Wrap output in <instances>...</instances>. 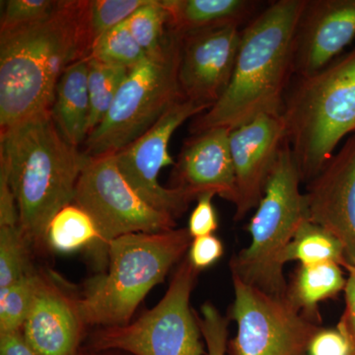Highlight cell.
Returning <instances> with one entry per match:
<instances>
[{"label": "cell", "mask_w": 355, "mask_h": 355, "mask_svg": "<svg viewBox=\"0 0 355 355\" xmlns=\"http://www.w3.org/2000/svg\"><path fill=\"white\" fill-rule=\"evenodd\" d=\"M306 0H279L266 6L241 31L234 71L228 87L191 132L240 127L265 114L280 116L293 74L296 29Z\"/></svg>", "instance_id": "cell-1"}, {"label": "cell", "mask_w": 355, "mask_h": 355, "mask_svg": "<svg viewBox=\"0 0 355 355\" xmlns=\"http://www.w3.org/2000/svg\"><path fill=\"white\" fill-rule=\"evenodd\" d=\"M81 3L60 0L46 19L0 31V135L51 113L65 69L88 58Z\"/></svg>", "instance_id": "cell-2"}, {"label": "cell", "mask_w": 355, "mask_h": 355, "mask_svg": "<svg viewBox=\"0 0 355 355\" xmlns=\"http://www.w3.org/2000/svg\"><path fill=\"white\" fill-rule=\"evenodd\" d=\"M0 137V169L15 197L21 231L31 247L42 249L51 219L73 202L88 156L64 139L51 113Z\"/></svg>", "instance_id": "cell-3"}, {"label": "cell", "mask_w": 355, "mask_h": 355, "mask_svg": "<svg viewBox=\"0 0 355 355\" xmlns=\"http://www.w3.org/2000/svg\"><path fill=\"white\" fill-rule=\"evenodd\" d=\"M193 241L188 228L132 233L109 243L108 270L87 282L79 309L85 326H125L154 286L164 282L172 266Z\"/></svg>", "instance_id": "cell-4"}, {"label": "cell", "mask_w": 355, "mask_h": 355, "mask_svg": "<svg viewBox=\"0 0 355 355\" xmlns=\"http://www.w3.org/2000/svg\"><path fill=\"white\" fill-rule=\"evenodd\" d=\"M282 116L301 179L309 183L355 132V49L316 73L298 77Z\"/></svg>", "instance_id": "cell-5"}, {"label": "cell", "mask_w": 355, "mask_h": 355, "mask_svg": "<svg viewBox=\"0 0 355 355\" xmlns=\"http://www.w3.org/2000/svg\"><path fill=\"white\" fill-rule=\"evenodd\" d=\"M300 171L287 141L249 224L251 242L231 259V273L266 293L287 296L282 256L301 224L309 219Z\"/></svg>", "instance_id": "cell-6"}, {"label": "cell", "mask_w": 355, "mask_h": 355, "mask_svg": "<svg viewBox=\"0 0 355 355\" xmlns=\"http://www.w3.org/2000/svg\"><path fill=\"white\" fill-rule=\"evenodd\" d=\"M171 32L164 50L130 69L108 113L84 144L86 156L120 153L184 99L178 81L182 36Z\"/></svg>", "instance_id": "cell-7"}, {"label": "cell", "mask_w": 355, "mask_h": 355, "mask_svg": "<svg viewBox=\"0 0 355 355\" xmlns=\"http://www.w3.org/2000/svg\"><path fill=\"white\" fill-rule=\"evenodd\" d=\"M198 272L186 257L155 307L132 323L95 331L88 349L132 355L205 354L197 316L190 306Z\"/></svg>", "instance_id": "cell-8"}, {"label": "cell", "mask_w": 355, "mask_h": 355, "mask_svg": "<svg viewBox=\"0 0 355 355\" xmlns=\"http://www.w3.org/2000/svg\"><path fill=\"white\" fill-rule=\"evenodd\" d=\"M234 302L231 318L237 335L229 355H308L320 327L303 314L288 296H277L245 284L232 275Z\"/></svg>", "instance_id": "cell-9"}, {"label": "cell", "mask_w": 355, "mask_h": 355, "mask_svg": "<svg viewBox=\"0 0 355 355\" xmlns=\"http://www.w3.org/2000/svg\"><path fill=\"white\" fill-rule=\"evenodd\" d=\"M73 203L87 212L100 234L99 245L132 233H156L176 228L174 217L147 205L128 183L114 155L88 157Z\"/></svg>", "instance_id": "cell-10"}, {"label": "cell", "mask_w": 355, "mask_h": 355, "mask_svg": "<svg viewBox=\"0 0 355 355\" xmlns=\"http://www.w3.org/2000/svg\"><path fill=\"white\" fill-rule=\"evenodd\" d=\"M209 111L197 103L181 99L148 132L114 154L116 165L135 193L158 211L179 218L193 202L177 188H165L159 183V173L175 165L168 147L180 125L193 116Z\"/></svg>", "instance_id": "cell-11"}, {"label": "cell", "mask_w": 355, "mask_h": 355, "mask_svg": "<svg viewBox=\"0 0 355 355\" xmlns=\"http://www.w3.org/2000/svg\"><path fill=\"white\" fill-rule=\"evenodd\" d=\"M241 31L226 25L182 36L178 81L184 99L209 110L220 99L234 71Z\"/></svg>", "instance_id": "cell-12"}, {"label": "cell", "mask_w": 355, "mask_h": 355, "mask_svg": "<svg viewBox=\"0 0 355 355\" xmlns=\"http://www.w3.org/2000/svg\"><path fill=\"white\" fill-rule=\"evenodd\" d=\"M286 141V123L282 114L258 116L231 130L229 146L237 189L236 220L258 207Z\"/></svg>", "instance_id": "cell-13"}, {"label": "cell", "mask_w": 355, "mask_h": 355, "mask_svg": "<svg viewBox=\"0 0 355 355\" xmlns=\"http://www.w3.org/2000/svg\"><path fill=\"white\" fill-rule=\"evenodd\" d=\"M309 219L342 243L347 263L355 266V135L308 183Z\"/></svg>", "instance_id": "cell-14"}, {"label": "cell", "mask_w": 355, "mask_h": 355, "mask_svg": "<svg viewBox=\"0 0 355 355\" xmlns=\"http://www.w3.org/2000/svg\"><path fill=\"white\" fill-rule=\"evenodd\" d=\"M355 38V0H306L296 29L293 74L316 73Z\"/></svg>", "instance_id": "cell-15"}, {"label": "cell", "mask_w": 355, "mask_h": 355, "mask_svg": "<svg viewBox=\"0 0 355 355\" xmlns=\"http://www.w3.org/2000/svg\"><path fill=\"white\" fill-rule=\"evenodd\" d=\"M85 327L78 298L51 273L38 272L34 300L22 329L29 347L39 355H76Z\"/></svg>", "instance_id": "cell-16"}, {"label": "cell", "mask_w": 355, "mask_h": 355, "mask_svg": "<svg viewBox=\"0 0 355 355\" xmlns=\"http://www.w3.org/2000/svg\"><path fill=\"white\" fill-rule=\"evenodd\" d=\"M230 128H214L195 133L184 142L173 174V188L190 200L214 193L235 205L234 166L231 157Z\"/></svg>", "instance_id": "cell-17"}, {"label": "cell", "mask_w": 355, "mask_h": 355, "mask_svg": "<svg viewBox=\"0 0 355 355\" xmlns=\"http://www.w3.org/2000/svg\"><path fill=\"white\" fill-rule=\"evenodd\" d=\"M51 116L64 139L78 148L90 135L88 58L70 64L58 81Z\"/></svg>", "instance_id": "cell-18"}, {"label": "cell", "mask_w": 355, "mask_h": 355, "mask_svg": "<svg viewBox=\"0 0 355 355\" xmlns=\"http://www.w3.org/2000/svg\"><path fill=\"white\" fill-rule=\"evenodd\" d=\"M168 26L178 35L234 25L240 27L259 6L252 0H163Z\"/></svg>", "instance_id": "cell-19"}, {"label": "cell", "mask_w": 355, "mask_h": 355, "mask_svg": "<svg viewBox=\"0 0 355 355\" xmlns=\"http://www.w3.org/2000/svg\"><path fill=\"white\" fill-rule=\"evenodd\" d=\"M345 284L347 279L343 277L340 265L335 261L301 266L291 286H288L287 296L303 314L319 322L318 304L334 297L345 289Z\"/></svg>", "instance_id": "cell-20"}, {"label": "cell", "mask_w": 355, "mask_h": 355, "mask_svg": "<svg viewBox=\"0 0 355 355\" xmlns=\"http://www.w3.org/2000/svg\"><path fill=\"white\" fill-rule=\"evenodd\" d=\"M99 243L94 221L73 202L60 210L46 229V246L57 253H72L83 248L99 246Z\"/></svg>", "instance_id": "cell-21"}, {"label": "cell", "mask_w": 355, "mask_h": 355, "mask_svg": "<svg viewBox=\"0 0 355 355\" xmlns=\"http://www.w3.org/2000/svg\"><path fill=\"white\" fill-rule=\"evenodd\" d=\"M293 261H299L301 266L324 261H335L343 266L347 263L342 243L310 219L301 224L282 254V263L284 265Z\"/></svg>", "instance_id": "cell-22"}, {"label": "cell", "mask_w": 355, "mask_h": 355, "mask_svg": "<svg viewBox=\"0 0 355 355\" xmlns=\"http://www.w3.org/2000/svg\"><path fill=\"white\" fill-rule=\"evenodd\" d=\"M149 0H83L81 29L88 58L93 44L105 33L127 21Z\"/></svg>", "instance_id": "cell-23"}, {"label": "cell", "mask_w": 355, "mask_h": 355, "mask_svg": "<svg viewBox=\"0 0 355 355\" xmlns=\"http://www.w3.org/2000/svg\"><path fill=\"white\" fill-rule=\"evenodd\" d=\"M130 69L88 58V92L90 101V133L108 113L121 84Z\"/></svg>", "instance_id": "cell-24"}, {"label": "cell", "mask_w": 355, "mask_h": 355, "mask_svg": "<svg viewBox=\"0 0 355 355\" xmlns=\"http://www.w3.org/2000/svg\"><path fill=\"white\" fill-rule=\"evenodd\" d=\"M133 38L146 51L153 55L164 50L171 37L168 14L163 0H149L127 20Z\"/></svg>", "instance_id": "cell-25"}, {"label": "cell", "mask_w": 355, "mask_h": 355, "mask_svg": "<svg viewBox=\"0 0 355 355\" xmlns=\"http://www.w3.org/2000/svg\"><path fill=\"white\" fill-rule=\"evenodd\" d=\"M89 58L104 64L132 69L147 58L133 38L127 21L112 28L93 44Z\"/></svg>", "instance_id": "cell-26"}, {"label": "cell", "mask_w": 355, "mask_h": 355, "mask_svg": "<svg viewBox=\"0 0 355 355\" xmlns=\"http://www.w3.org/2000/svg\"><path fill=\"white\" fill-rule=\"evenodd\" d=\"M30 248L19 224L0 225V289L36 270L30 263Z\"/></svg>", "instance_id": "cell-27"}, {"label": "cell", "mask_w": 355, "mask_h": 355, "mask_svg": "<svg viewBox=\"0 0 355 355\" xmlns=\"http://www.w3.org/2000/svg\"><path fill=\"white\" fill-rule=\"evenodd\" d=\"M38 272L35 270L12 286L0 289V335L22 331L34 300Z\"/></svg>", "instance_id": "cell-28"}, {"label": "cell", "mask_w": 355, "mask_h": 355, "mask_svg": "<svg viewBox=\"0 0 355 355\" xmlns=\"http://www.w3.org/2000/svg\"><path fill=\"white\" fill-rule=\"evenodd\" d=\"M60 1L55 0H8L0 21V31L35 24L50 17Z\"/></svg>", "instance_id": "cell-29"}, {"label": "cell", "mask_w": 355, "mask_h": 355, "mask_svg": "<svg viewBox=\"0 0 355 355\" xmlns=\"http://www.w3.org/2000/svg\"><path fill=\"white\" fill-rule=\"evenodd\" d=\"M197 316L207 355H226L228 352V321L212 304L207 302Z\"/></svg>", "instance_id": "cell-30"}, {"label": "cell", "mask_w": 355, "mask_h": 355, "mask_svg": "<svg viewBox=\"0 0 355 355\" xmlns=\"http://www.w3.org/2000/svg\"><path fill=\"white\" fill-rule=\"evenodd\" d=\"M308 355H355V347L338 324L335 329H320L311 340Z\"/></svg>", "instance_id": "cell-31"}, {"label": "cell", "mask_w": 355, "mask_h": 355, "mask_svg": "<svg viewBox=\"0 0 355 355\" xmlns=\"http://www.w3.org/2000/svg\"><path fill=\"white\" fill-rule=\"evenodd\" d=\"M214 193H205L198 198L197 205L189 218L188 230L191 237L214 235L218 228V217L214 209Z\"/></svg>", "instance_id": "cell-32"}, {"label": "cell", "mask_w": 355, "mask_h": 355, "mask_svg": "<svg viewBox=\"0 0 355 355\" xmlns=\"http://www.w3.org/2000/svg\"><path fill=\"white\" fill-rule=\"evenodd\" d=\"M224 248L219 238L214 235L193 238L189 249L188 259L198 272L209 268L223 254Z\"/></svg>", "instance_id": "cell-33"}, {"label": "cell", "mask_w": 355, "mask_h": 355, "mask_svg": "<svg viewBox=\"0 0 355 355\" xmlns=\"http://www.w3.org/2000/svg\"><path fill=\"white\" fill-rule=\"evenodd\" d=\"M345 268L349 272L345 284V310L338 326L349 335L355 347V266L345 263Z\"/></svg>", "instance_id": "cell-34"}, {"label": "cell", "mask_w": 355, "mask_h": 355, "mask_svg": "<svg viewBox=\"0 0 355 355\" xmlns=\"http://www.w3.org/2000/svg\"><path fill=\"white\" fill-rule=\"evenodd\" d=\"M0 355H39L26 343L22 331L0 335Z\"/></svg>", "instance_id": "cell-35"}, {"label": "cell", "mask_w": 355, "mask_h": 355, "mask_svg": "<svg viewBox=\"0 0 355 355\" xmlns=\"http://www.w3.org/2000/svg\"><path fill=\"white\" fill-rule=\"evenodd\" d=\"M76 355H125L119 354V352H98V350L79 349L78 354Z\"/></svg>", "instance_id": "cell-36"}]
</instances>
